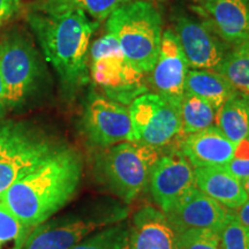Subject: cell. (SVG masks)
<instances>
[{"label":"cell","mask_w":249,"mask_h":249,"mask_svg":"<svg viewBox=\"0 0 249 249\" xmlns=\"http://www.w3.org/2000/svg\"><path fill=\"white\" fill-rule=\"evenodd\" d=\"M27 20L62 91L71 97L89 80L90 40L98 23L66 0L39 2Z\"/></svg>","instance_id":"cell-1"},{"label":"cell","mask_w":249,"mask_h":249,"mask_svg":"<svg viewBox=\"0 0 249 249\" xmlns=\"http://www.w3.org/2000/svg\"><path fill=\"white\" fill-rule=\"evenodd\" d=\"M83 173L81 155L61 145L24 178L15 182L1 201L33 231L70 202Z\"/></svg>","instance_id":"cell-2"},{"label":"cell","mask_w":249,"mask_h":249,"mask_svg":"<svg viewBox=\"0 0 249 249\" xmlns=\"http://www.w3.org/2000/svg\"><path fill=\"white\" fill-rule=\"evenodd\" d=\"M107 20V31L118 39L127 60L149 73L158 58L163 37L160 11L147 0H134Z\"/></svg>","instance_id":"cell-3"},{"label":"cell","mask_w":249,"mask_h":249,"mask_svg":"<svg viewBox=\"0 0 249 249\" xmlns=\"http://www.w3.org/2000/svg\"><path fill=\"white\" fill-rule=\"evenodd\" d=\"M160 150L139 142H121L103 149L95 158V176L124 203L129 204L148 187Z\"/></svg>","instance_id":"cell-4"},{"label":"cell","mask_w":249,"mask_h":249,"mask_svg":"<svg viewBox=\"0 0 249 249\" xmlns=\"http://www.w3.org/2000/svg\"><path fill=\"white\" fill-rule=\"evenodd\" d=\"M60 147L26 123L0 124V200L15 182L35 170Z\"/></svg>","instance_id":"cell-5"},{"label":"cell","mask_w":249,"mask_h":249,"mask_svg":"<svg viewBox=\"0 0 249 249\" xmlns=\"http://www.w3.org/2000/svg\"><path fill=\"white\" fill-rule=\"evenodd\" d=\"M0 73L8 111L26 105L38 89L43 76L38 51L20 31L8 33L0 40Z\"/></svg>","instance_id":"cell-6"},{"label":"cell","mask_w":249,"mask_h":249,"mask_svg":"<svg viewBox=\"0 0 249 249\" xmlns=\"http://www.w3.org/2000/svg\"><path fill=\"white\" fill-rule=\"evenodd\" d=\"M127 216L124 207L105 205L92 213L49 219L30 232L22 249H71L97 230L123 222Z\"/></svg>","instance_id":"cell-7"},{"label":"cell","mask_w":249,"mask_h":249,"mask_svg":"<svg viewBox=\"0 0 249 249\" xmlns=\"http://www.w3.org/2000/svg\"><path fill=\"white\" fill-rule=\"evenodd\" d=\"M128 110L135 142L160 150L177 145L182 138L179 110L157 93L139 96Z\"/></svg>","instance_id":"cell-8"},{"label":"cell","mask_w":249,"mask_h":249,"mask_svg":"<svg viewBox=\"0 0 249 249\" xmlns=\"http://www.w3.org/2000/svg\"><path fill=\"white\" fill-rule=\"evenodd\" d=\"M81 124L86 139L96 147L105 149L121 142H134L128 107L103 93H90Z\"/></svg>","instance_id":"cell-9"},{"label":"cell","mask_w":249,"mask_h":249,"mask_svg":"<svg viewBox=\"0 0 249 249\" xmlns=\"http://www.w3.org/2000/svg\"><path fill=\"white\" fill-rule=\"evenodd\" d=\"M144 74L127 60L121 49L89 62V76L103 95L126 107L149 91Z\"/></svg>","instance_id":"cell-10"},{"label":"cell","mask_w":249,"mask_h":249,"mask_svg":"<svg viewBox=\"0 0 249 249\" xmlns=\"http://www.w3.org/2000/svg\"><path fill=\"white\" fill-rule=\"evenodd\" d=\"M173 31L192 70L217 71L231 50L203 18L178 14Z\"/></svg>","instance_id":"cell-11"},{"label":"cell","mask_w":249,"mask_h":249,"mask_svg":"<svg viewBox=\"0 0 249 249\" xmlns=\"http://www.w3.org/2000/svg\"><path fill=\"white\" fill-rule=\"evenodd\" d=\"M189 66L180 43L172 29H166L161 37L160 49L155 66L149 71V86L160 97L179 110L185 95L186 77Z\"/></svg>","instance_id":"cell-12"},{"label":"cell","mask_w":249,"mask_h":249,"mask_svg":"<svg viewBox=\"0 0 249 249\" xmlns=\"http://www.w3.org/2000/svg\"><path fill=\"white\" fill-rule=\"evenodd\" d=\"M194 186V167L177 148L160 156L148 183L152 200L163 213L169 211Z\"/></svg>","instance_id":"cell-13"},{"label":"cell","mask_w":249,"mask_h":249,"mask_svg":"<svg viewBox=\"0 0 249 249\" xmlns=\"http://www.w3.org/2000/svg\"><path fill=\"white\" fill-rule=\"evenodd\" d=\"M230 211L194 186L164 213L177 234L189 230L219 232Z\"/></svg>","instance_id":"cell-14"},{"label":"cell","mask_w":249,"mask_h":249,"mask_svg":"<svg viewBox=\"0 0 249 249\" xmlns=\"http://www.w3.org/2000/svg\"><path fill=\"white\" fill-rule=\"evenodd\" d=\"M195 13L207 21L227 45L249 39V4L244 0H197Z\"/></svg>","instance_id":"cell-15"},{"label":"cell","mask_w":249,"mask_h":249,"mask_svg":"<svg viewBox=\"0 0 249 249\" xmlns=\"http://www.w3.org/2000/svg\"><path fill=\"white\" fill-rule=\"evenodd\" d=\"M235 145L214 124L201 132L183 136L177 143V149L194 169L225 167L232 160Z\"/></svg>","instance_id":"cell-16"},{"label":"cell","mask_w":249,"mask_h":249,"mask_svg":"<svg viewBox=\"0 0 249 249\" xmlns=\"http://www.w3.org/2000/svg\"><path fill=\"white\" fill-rule=\"evenodd\" d=\"M127 249H178L177 234L166 214L154 205L136 211L129 223Z\"/></svg>","instance_id":"cell-17"},{"label":"cell","mask_w":249,"mask_h":249,"mask_svg":"<svg viewBox=\"0 0 249 249\" xmlns=\"http://www.w3.org/2000/svg\"><path fill=\"white\" fill-rule=\"evenodd\" d=\"M195 186L229 210H238L248 200L242 183L226 167L194 169Z\"/></svg>","instance_id":"cell-18"},{"label":"cell","mask_w":249,"mask_h":249,"mask_svg":"<svg viewBox=\"0 0 249 249\" xmlns=\"http://www.w3.org/2000/svg\"><path fill=\"white\" fill-rule=\"evenodd\" d=\"M186 92L197 96L213 105L216 112L235 91L230 81L216 71H188L185 85Z\"/></svg>","instance_id":"cell-19"},{"label":"cell","mask_w":249,"mask_h":249,"mask_svg":"<svg viewBox=\"0 0 249 249\" xmlns=\"http://www.w3.org/2000/svg\"><path fill=\"white\" fill-rule=\"evenodd\" d=\"M216 126L230 141L238 144L249 136L246 93L235 90L216 113Z\"/></svg>","instance_id":"cell-20"},{"label":"cell","mask_w":249,"mask_h":249,"mask_svg":"<svg viewBox=\"0 0 249 249\" xmlns=\"http://www.w3.org/2000/svg\"><path fill=\"white\" fill-rule=\"evenodd\" d=\"M216 113L210 103L192 93L185 92L179 107L182 138L214 126Z\"/></svg>","instance_id":"cell-21"},{"label":"cell","mask_w":249,"mask_h":249,"mask_svg":"<svg viewBox=\"0 0 249 249\" xmlns=\"http://www.w3.org/2000/svg\"><path fill=\"white\" fill-rule=\"evenodd\" d=\"M235 90L249 95V39L233 46L217 71Z\"/></svg>","instance_id":"cell-22"},{"label":"cell","mask_w":249,"mask_h":249,"mask_svg":"<svg viewBox=\"0 0 249 249\" xmlns=\"http://www.w3.org/2000/svg\"><path fill=\"white\" fill-rule=\"evenodd\" d=\"M129 223L126 220L92 233L71 249H127Z\"/></svg>","instance_id":"cell-23"},{"label":"cell","mask_w":249,"mask_h":249,"mask_svg":"<svg viewBox=\"0 0 249 249\" xmlns=\"http://www.w3.org/2000/svg\"><path fill=\"white\" fill-rule=\"evenodd\" d=\"M30 232L0 200V249H22Z\"/></svg>","instance_id":"cell-24"},{"label":"cell","mask_w":249,"mask_h":249,"mask_svg":"<svg viewBox=\"0 0 249 249\" xmlns=\"http://www.w3.org/2000/svg\"><path fill=\"white\" fill-rule=\"evenodd\" d=\"M178 249H224L219 232L211 230H189L177 233Z\"/></svg>","instance_id":"cell-25"},{"label":"cell","mask_w":249,"mask_h":249,"mask_svg":"<svg viewBox=\"0 0 249 249\" xmlns=\"http://www.w3.org/2000/svg\"><path fill=\"white\" fill-rule=\"evenodd\" d=\"M224 249H249V231L238 219L235 213L230 211L219 231Z\"/></svg>","instance_id":"cell-26"},{"label":"cell","mask_w":249,"mask_h":249,"mask_svg":"<svg viewBox=\"0 0 249 249\" xmlns=\"http://www.w3.org/2000/svg\"><path fill=\"white\" fill-rule=\"evenodd\" d=\"M66 1L82 9L93 20L103 21L107 20L117 9L134 0H66Z\"/></svg>","instance_id":"cell-27"},{"label":"cell","mask_w":249,"mask_h":249,"mask_svg":"<svg viewBox=\"0 0 249 249\" xmlns=\"http://www.w3.org/2000/svg\"><path fill=\"white\" fill-rule=\"evenodd\" d=\"M225 167L240 181L249 178V136L235 145L232 160Z\"/></svg>","instance_id":"cell-28"},{"label":"cell","mask_w":249,"mask_h":249,"mask_svg":"<svg viewBox=\"0 0 249 249\" xmlns=\"http://www.w3.org/2000/svg\"><path fill=\"white\" fill-rule=\"evenodd\" d=\"M21 0H0V27L5 26L21 9Z\"/></svg>","instance_id":"cell-29"},{"label":"cell","mask_w":249,"mask_h":249,"mask_svg":"<svg viewBox=\"0 0 249 249\" xmlns=\"http://www.w3.org/2000/svg\"><path fill=\"white\" fill-rule=\"evenodd\" d=\"M235 214L236 217H238V219L241 222L242 225L249 231V198L245 202L242 207H240L236 210Z\"/></svg>","instance_id":"cell-30"},{"label":"cell","mask_w":249,"mask_h":249,"mask_svg":"<svg viewBox=\"0 0 249 249\" xmlns=\"http://www.w3.org/2000/svg\"><path fill=\"white\" fill-rule=\"evenodd\" d=\"M7 103H6V92L4 81H2L1 73H0V120L4 119L6 114H7Z\"/></svg>","instance_id":"cell-31"},{"label":"cell","mask_w":249,"mask_h":249,"mask_svg":"<svg viewBox=\"0 0 249 249\" xmlns=\"http://www.w3.org/2000/svg\"><path fill=\"white\" fill-rule=\"evenodd\" d=\"M241 183H242V187H244V189H245L246 194L248 195V198H249V178L245 179V180H242Z\"/></svg>","instance_id":"cell-32"},{"label":"cell","mask_w":249,"mask_h":249,"mask_svg":"<svg viewBox=\"0 0 249 249\" xmlns=\"http://www.w3.org/2000/svg\"><path fill=\"white\" fill-rule=\"evenodd\" d=\"M246 105H247V111L249 116V95H247V93H246Z\"/></svg>","instance_id":"cell-33"},{"label":"cell","mask_w":249,"mask_h":249,"mask_svg":"<svg viewBox=\"0 0 249 249\" xmlns=\"http://www.w3.org/2000/svg\"><path fill=\"white\" fill-rule=\"evenodd\" d=\"M244 1H246V2H248V4H249V0H244Z\"/></svg>","instance_id":"cell-34"},{"label":"cell","mask_w":249,"mask_h":249,"mask_svg":"<svg viewBox=\"0 0 249 249\" xmlns=\"http://www.w3.org/2000/svg\"><path fill=\"white\" fill-rule=\"evenodd\" d=\"M158 1H165V0H158Z\"/></svg>","instance_id":"cell-35"}]
</instances>
